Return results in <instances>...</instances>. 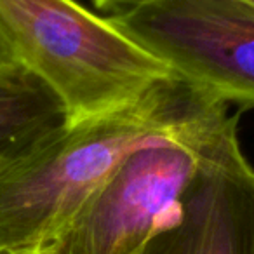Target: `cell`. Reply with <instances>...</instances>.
I'll return each instance as SVG.
<instances>
[{
    "instance_id": "6da1fadb",
    "label": "cell",
    "mask_w": 254,
    "mask_h": 254,
    "mask_svg": "<svg viewBox=\"0 0 254 254\" xmlns=\"http://www.w3.org/2000/svg\"><path fill=\"white\" fill-rule=\"evenodd\" d=\"M218 105L173 75L124 108L64 124L0 173V251L60 244L136 148Z\"/></svg>"
},
{
    "instance_id": "7a4b0ae2",
    "label": "cell",
    "mask_w": 254,
    "mask_h": 254,
    "mask_svg": "<svg viewBox=\"0 0 254 254\" xmlns=\"http://www.w3.org/2000/svg\"><path fill=\"white\" fill-rule=\"evenodd\" d=\"M0 37L78 124L131 105L173 77L164 61L75 0H0Z\"/></svg>"
},
{
    "instance_id": "3957f363",
    "label": "cell",
    "mask_w": 254,
    "mask_h": 254,
    "mask_svg": "<svg viewBox=\"0 0 254 254\" xmlns=\"http://www.w3.org/2000/svg\"><path fill=\"white\" fill-rule=\"evenodd\" d=\"M226 106L136 148L56 246L64 254H143L176 221L205 143L228 119Z\"/></svg>"
},
{
    "instance_id": "277c9868",
    "label": "cell",
    "mask_w": 254,
    "mask_h": 254,
    "mask_svg": "<svg viewBox=\"0 0 254 254\" xmlns=\"http://www.w3.org/2000/svg\"><path fill=\"white\" fill-rule=\"evenodd\" d=\"M108 19L216 101L254 108V7L240 0H126Z\"/></svg>"
},
{
    "instance_id": "5b68a950",
    "label": "cell",
    "mask_w": 254,
    "mask_h": 254,
    "mask_svg": "<svg viewBox=\"0 0 254 254\" xmlns=\"http://www.w3.org/2000/svg\"><path fill=\"white\" fill-rule=\"evenodd\" d=\"M143 254H254V167L237 134V115L205 143L176 221Z\"/></svg>"
},
{
    "instance_id": "8992f818",
    "label": "cell",
    "mask_w": 254,
    "mask_h": 254,
    "mask_svg": "<svg viewBox=\"0 0 254 254\" xmlns=\"http://www.w3.org/2000/svg\"><path fill=\"white\" fill-rule=\"evenodd\" d=\"M66 124L58 98L21 66L0 71V173Z\"/></svg>"
},
{
    "instance_id": "52a82bcc",
    "label": "cell",
    "mask_w": 254,
    "mask_h": 254,
    "mask_svg": "<svg viewBox=\"0 0 254 254\" xmlns=\"http://www.w3.org/2000/svg\"><path fill=\"white\" fill-rule=\"evenodd\" d=\"M16 66H18V63H16L11 49H9V46L5 44V40L0 37V71L11 70V68H16Z\"/></svg>"
},
{
    "instance_id": "ba28073f",
    "label": "cell",
    "mask_w": 254,
    "mask_h": 254,
    "mask_svg": "<svg viewBox=\"0 0 254 254\" xmlns=\"http://www.w3.org/2000/svg\"><path fill=\"white\" fill-rule=\"evenodd\" d=\"M9 254V253H5ZM11 254H64L58 246H47V247H39V249H26V251H18V253Z\"/></svg>"
},
{
    "instance_id": "9c48e42d",
    "label": "cell",
    "mask_w": 254,
    "mask_h": 254,
    "mask_svg": "<svg viewBox=\"0 0 254 254\" xmlns=\"http://www.w3.org/2000/svg\"><path fill=\"white\" fill-rule=\"evenodd\" d=\"M92 2H94V5L98 9H110V7L115 9L117 5L124 4L126 0H92Z\"/></svg>"
},
{
    "instance_id": "30bf717a",
    "label": "cell",
    "mask_w": 254,
    "mask_h": 254,
    "mask_svg": "<svg viewBox=\"0 0 254 254\" xmlns=\"http://www.w3.org/2000/svg\"><path fill=\"white\" fill-rule=\"evenodd\" d=\"M240 2H244V4L251 5V7H254V0H240Z\"/></svg>"
},
{
    "instance_id": "8fae6325",
    "label": "cell",
    "mask_w": 254,
    "mask_h": 254,
    "mask_svg": "<svg viewBox=\"0 0 254 254\" xmlns=\"http://www.w3.org/2000/svg\"><path fill=\"white\" fill-rule=\"evenodd\" d=\"M0 254H5V253H2V251H0Z\"/></svg>"
}]
</instances>
